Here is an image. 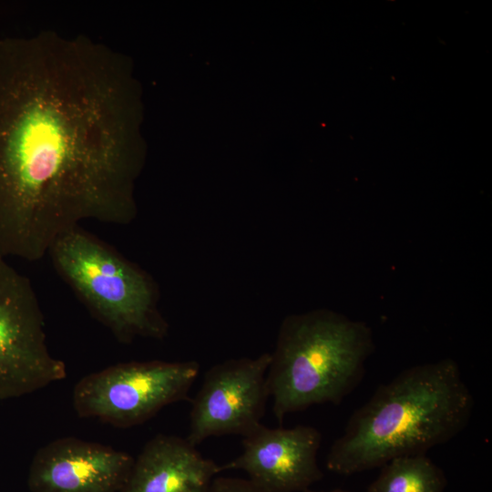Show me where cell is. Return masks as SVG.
Here are the masks:
<instances>
[{"label":"cell","instance_id":"obj_11","mask_svg":"<svg viewBox=\"0 0 492 492\" xmlns=\"http://www.w3.org/2000/svg\"><path fill=\"white\" fill-rule=\"evenodd\" d=\"M443 470L425 454L394 458L381 466L366 492H445Z\"/></svg>","mask_w":492,"mask_h":492},{"label":"cell","instance_id":"obj_5","mask_svg":"<svg viewBox=\"0 0 492 492\" xmlns=\"http://www.w3.org/2000/svg\"><path fill=\"white\" fill-rule=\"evenodd\" d=\"M199 373L196 361L118 364L81 378L73 390V405L80 417L131 427L187 399Z\"/></svg>","mask_w":492,"mask_h":492},{"label":"cell","instance_id":"obj_4","mask_svg":"<svg viewBox=\"0 0 492 492\" xmlns=\"http://www.w3.org/2000/svg\"><path fill=\"white\" fill-rule=\"evenodd\" d=\"M48 254L62 278L118 341L167 334L156 282L112 247L77 227L58 238Z\"/></svg>","mask_w":492,"mask_h":492},{"label":"cell","instance_id":"obj_10","mask_svg":"<svg viewBox=\"0 0 492 492\" xmlns=\"http://www.w3.org/2000/svg\"><path fill=\"white\" fill-rule=\"evenodd\" d=\"M220 472L186 438L158 435L134 459L120 492H208Z\"/></svg>","mask_w":492,"mask_h":492},{"label":"cell","instance_id":"obj_8","mask_svg":"<svg viewBox=\"0 0 492 492\" xmlns=\"http://www.w3.org/2000/svg\"><path fill=\"white\" fill-rule=\"evenodd\" d=\"M322 435L311 425L271 428L261 424L243 436V450L220 465V471L242 470L264 492H302L320 481L317 463Z\"/></svg>","mask_w":492,"mask_h":492},{"label":"cell","instance_id":"obj_2","mask_svg":"<svg viewBox=\"0 0 492 492\" xmlns=\"http://www.w3.org/2000/svg\"><path fill=\"white\" fill-rule=\"evenodd\" d=\"M473 408V395L454 360L406 368L352 414L331 446L326 467L348 476L425 454L463 431Z\"/></svg>","mask_w":492,"mask_h":492},{"label":"cell","instance_id":"obj_13","mask_svg":"<svg viewBox=\"0 0 492 492\" xmlns=\"http://www.w3.org/2000/svg\"><path fill=\"white\" fill-rule=\"evenodd\" d=\"M302 492H317V491H313V490H310V489H306ZM328 492H349V491H346V490H342V489H334V490H331V491H328Z\"/></svg>","mask_w":492,"mask_h":492},{"label":"cell","instance_id":"obj_1","mask_svg":"<svg viewBox=\"0 0 492 492\" xmlns=\"http://www.w3.org/2000/svg\"><path fill=\"white\" fill-rule=\"evenodd\" d=\"M113 47L45 30L0 38V253L37 261L86 220L136 216L135 100Z\"/></svg>","mask_w":492,"mask_h":492},{"label":"cell","instance_id":"obj_6","mask_svg":"<svg viewBox=\"0 0 492 492\" xmlns=\"http://www.w3.org/2000/svg\"><path fill=\"white\" fill-rule=\"evenodd\" d=\"M0 253V400L35 393L67 376L49 352L44 317L26 277Z\"/></svg>","mask_w":492,"mask_h":492},{"label":"cell","instance_id":"obj_3","mask_svg":"<svg viewBox=\"0 0 492 492\" xmlns=\"http://www.w3.org/2000/svg\"><path fill=\"white\" fill-rule=\"evenodd\" d=\"M374 349L371 329L327 309L286 316L267 372L274 416L339 405L363 380Z\"/></svg>","mask_w":492,"mask_h":492},{"label":"cell","instance_id":"obj_9","mask_svg":"<svg viewBox=\"0 0 492 492\" xmlns=\"http://www.w3.org/2000/svg\"><path fill=\"white\" fill-rule=\"evenodd\" d=\"M134 458L110 446L63 437L41 447L30 464L32 492H120Z\"/></svg>","mask_w":492,"mask_h":492},{"label":"cell","instance_id":"obj_12","mask_svg":"<svg viewBox=\"0 0 492 492\" xmlns=\"http://www.w3.org/2000/svg\"><path fill=\"white\" fill-rule=\"evenodd\" d=\"M208 492H264L249 479L216 477Z\"/></svg>","mask_w":492,"mask_h":492},{"label":"cell","instance_id":"obj_7","mask_svg":"<svg viewBox=\"0 0 492 492\" xmlns=\"http://www.w3.org/2000/svg\"><path fill=\"white\" fill-rule=\"evenodd\" d=\"M271 354L229 359L211 366L192 401L186 439L197 446L211 436L242 437L261 423L269 395Z\"/></svg>","mask_w":492,"mask_h":492}]
</instances>
